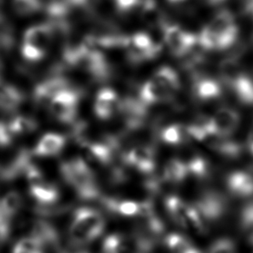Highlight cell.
<instances>
[{"mask_svg":"<svg viewBox=\"0 0 253 253\" xmlns=\"http://www.w3.org/2000/svg\"><path fill=\"white\" fill-rule=\"evenodd\" d=\"M163 40L173 56L183 58L198 45V35L176 25L166 24L162 29Z\"/></svg>","mask_w":253,"mask_h":253,"instance_id":"cell-7","label":"cell"},{"mask_svg":"<svg viewBox=\"0 0 253 253\" xmlns=\"http://www.w3.org/2000/svg\"><path fill=\"white\" fill-rule=\"evenodd\" d=\"M189 177L186 162L178 158H172L166 163L162 178L166 183L179 185Z\"/></svg>","mask_w":253,"mask_h":253,"instance_id":"cell-21","label":"cell"},{"mask_svg":"<svg viewBox=\"0 0 253 253\" xmlns=\"http://www.w3.org/2000/svg\"><path fill=\"white\" fill-rule=\"evenodd\" d=\"M82 148L84 149L86 162L102 167L112 164L117 153V149L107 137L103 141H89Z\"/></svg>","mask_w":253,"mask_h":253,"instance_id":"cell-9","label":"cell"},{"mask_svg":"<svg viewBox=\"0 0 253 253\" xmlns=\"http://www.w3.org/2000/svg\"><path fill=\"white\" fill-rule=\"evenodd\" d=\"M194 206L207 225L220 221L226 214L228 208L225 198L217 191L212 190L201 194Z\"/></svg>","mask_w":253,"mask_h":253,"instance_id":"cell-6","label":"cell"},{"mask_svg":"<svg viewBox=\"0 0 253 253\" xmlns=\"http://www.w3.org/2000/svg\"><path fill=\"white\" fill-rule=\"evenodd\" d=\"M8 123L16 137L32 134L39 127V124L35 120L26 116H16Z\"/></svg>","mask_w":253,"mask_h":253,"instance_id":"cell-29","label":"cell"},{"mask_svg":"<svg viewBox=\"0 0 253 253\" xmlns=\"http://www.w3.org/2000/svg\"><path fill=\"white\" fill-rule=\"evenodd\" d=\"M239 225L244 232L253 234V201L246 204L239 214Z\"/></svg>","mask_w":253,"mask_h":253,"instance_id":"cell-31","label":"cell"},{"mask_svg":"<svg viewBox=\"0 0 253 253\" xmlns=\"http://www.w3.org/2000/svg\"><path fill=\"white\" fill-rule=\"evenodd\" d=\"M22 99L21 94L16 88L0 83V109L12 111L20 105Z\"/></svg>","mask_w":253,"mask_h":253,"instance_id":"cell-28","label":"cell"},{"mask_svg":"<svg viewBox=\"0 0 253 253\" xmlns=\"http://www.w3.org/2000/svg\"><path fill=\"white\" fill-rule=\"evenodd\" d=\"M60 172L81 200L93 201L102 197L95 172L84 159L76 157L63 162Z\"/></svg>","mask_w":253,"mask_h":253,"instance_id":"cell-1","label":"cell"},{"mask_svg":"<svg viewBox=\"0 0 253 253\" xmlns=\"http://www.w3.org/2000/svg\"><path fill=\"white\" fill-rule=\"evenodd\" d=\"M201 253V251L198 249L197 247H195L194 245L188 246L186 249L181 250L179 252H176V253Z\"/></svg>","mask_w":253,"mask_h":253,"instance_id":"cell-38","label":"cell"},{"mask_svg":"<svg viewBox=\"0 0 253 253\" xmlns=\"http://www.w3.org/2000/svg\"><path fill=\"white\" fill-rule=\"evenodd\" d=\"M160 137L164 143L169 145L183 144L191 138L187 126L181 124H171L166 126L161 131Z\"/></svg>","mask_w":253,"mask_h":253,"instance_id":"cell-26","label":"cell"},{"mask_svg":"<svg viewBox=\"0 0 253 253\" xmlns=\"http://www.w3.org/2000/svg\"><path fill=\"white\" fill-rule=\"evenodd\" d=\"M66 138L63 134L48 133L43 134L32 149V155L38 157H54L59 155L66 146Z\"/></svg>","mask_w":253,"mask_h":253,"instance_id":"cell-16","label":"cell"},{"mask_svg":"<svg viewBox=\"0 0 253 253\" xmlns=\"http://www.w3.org/2000/svg\"><path fill=\"white\" fill-rule=\"evenodd\" d=\"M44 245L32 236L19 239L12 250V253H44Z\"/></svg>","mask_w":253,"mask_h":253,"instance_id":"cell-30","label":"cell"},{"mask_svg":"<svg viewBox=\"0 0 253 253\" xmlns=\"http://www.w3.org/2000/svg\"><path fill=\"white\" fill-rule=\"evenodd\" d=\"M10 233H11L10 220L4 218L3 215H0V246L7 240Z\"/></svg>","mask_w":253,"mask_h":253,"instance_id":"cell-37","label":"cell"},{"mask_svg":"<svg viewBox=\"0 0 253 253\" xmlns=\"http://www.w3.org/2000/svg\"><path fill=\"white\" fill-rule=\"evenodd\" d=\"M113 6L119 13H129L135 9L141 7L143 0H110Z\"/></svg>","mask_w":253,"mask_h":253,"instance_id":"cell-33","label":"cell"},{"mask_svg":"<svg viewBox=\"0 0 253 253\" xmlns=\"http://www.w3.org/2000/svg\"><path fill=\"white\" fill-rule=\"evenodd\" d=\"M51 37V28L48 25H35L28 29L22 44L24 57L33 62L43 58L49 49Z\"/></svg>","mask_w":253,"mask_h":253,"instance_id":"cell-3","label":"cell"},{"mask_svg":"<svg viewBox=\"0 0 253 253\" xmlns=\"http://www.w3.org/2000/svg\"><path fill=\"white\" fill-rule=\"evenodd\" d=\"M128 179V173L123 167H116L111 169L109 174V181L113 185H122Z\"/></svg>","mask_w":253,"mask_h":253,"instance_id":"cell-36","label":"cell"},{"mask_svg":"<svg viewBox=\"0 0 253 253\" xmlns=\"http://www.w3.org/2000/svg\"><path fill=\"white\" fill-rule=\"evenodd\" d=\"M140 14L143 23L151 28L162 30L167 24L165 14L156 0H143L140 7Z\"/></svg>","mask_w":253,"mask_h":253,"instance_id":"cell-20","label":"cell"},{"mask_svg":"<svg viewBox=\"0 0 253 253\" xmlns=\"http://www.w3.org/2000/svg\"><path fill=\"white\" fill-rule=\"evenodd\" d=\"M121 99L112 88H103L98 92L94 104V112L102 121L111 119L119 113Z\"/></svg>","mask_w":253,"mask_h":253,"instance_id":"cell-13","label":"cell"},{"mask_svg":"<svg viewBox=\"0 0 253 253\" xmlns=\"http://www.w3.org/2000/svg\"><path fill=\"white\" fill-rule=\"evenodd\" d=\"M49 112L61 123L73 124L76 122L79 108V95L71 88H62L50 99Z\"/></svg>","mask_w":253,"mask_h":253,"instance_id":"cell-5","label":"cell"},{"mask_svg":"<svg viewBox=\"0 0 253 253\" xmlns=\"http://www.w3.org/2000/svg\"><path fill=\"white\" fill-rule=\"evenodd\" d=\"M192 93L199 102H212L222 95L221 84L213 78L204 74L192 78Z\"/></svg>","mask_w":253,"mask_h":253,"instance_id":"cell-10","label":"cell"},{"mask_svg":"<svg viewBox=\"0 0 253 253\" xmlns=\"http://www.w3.org/2000/svg\"><path fill=\"white\" fill-rule=\"evenodd\" d=\"M211 123L214 130L225 137L231 136L235 132L240 123L239 112L232 108H221L211 116Z\"/></svg>","mask_w":253,"mask_h":253,"instance_id":"cell-14","label":"cell"},{"mask_svg":"<svg viewBox=\"0 0 253 253\" xmlns=\"http://www.w3.org/2000/svg\"><path fill=\"white\" fill-rule=\"evenodd\" d=\"M106 222L102 213L94 208H78L75 210L69 226V238L75 247L85 246L102 235Z\"/></svg>","mask_w":253,"mask_h":253,"instance_id":"cell-2","label":"cell"},{"mask_svg":"<svg viewBox=\"0 0 253 253\" xmlns=\"http://www.w3.org/2000/svg\"><path fill=\"white\" fill-rule=\"evenodd\" d=\"M125 49L128 61L140 64L156 58L162 52V45L147 32H139L130 37Z\"/></svg>","mask_w":253,"mask_h":253,"instance_id":"cell-4","label":"cell"},{"mask_svg":"<svg viewBox=\"0 0 253 253\" xmlns=\"http://www.w3.org/2000/svg\"><path fill=\"white\" fill-rule=\"evenodd\" d=\"M251 239H252V242H253V235L251 236Z\"/></svg>","mask_w":253,"mask_h":253,"instance_id":"cell-40","label":"cell"},{"mask_svg":"<svg viewBox=\"0 0 253 253\" xmlns=\"http://www.w3.org/2000/svg\"><path fill=\"white\" fill-rule=\"evenodd\" d=\"M122 162L137 172L151 174L156 167L155 150L149 145H138L123 153Z\"/></svg>","mask_w":253,"mask_h":253,"instance_id":"cell-8","label":"cell"},{"mask_svg":"<svg viewBox=\"0 0 253 253\" xmlns=\"http://www.w3.org/2000/svg\"><path fill=\"white\" fill-rule=\"evenodd\" d=\"M151 78L174 96L181 87L179 75L172 68L169 66L159 68Z\"/></svg>","mask_w":253,"mask_h":253,"instance_id":"cell-23","label":"cell"},{"mask_svg":"<svg viewBox=\"0 0 253 253\" xmlns=\"http://www.w3.org/2000/svg\"><path fill=\"white\" fill-rule=\"evenodd\" d=\"M100 200L106 211L112 214L122 217H139L141 212V202L112 197H101Z\"/></svg>","mask_w":253,"mask_h":253,"instance_id":"cell-18","label":"cell"},{"mask_svg":"<svg viewBox=\"0 0 253 253\" xmlns=\"http://www.w3.org/2000/svg\"><path fill=\"white\" fill-rule=\"evenodd\" d=\"M23 204L21 195L16 191H11L0 200V211L4 218L10 220L18 214L23 208Z\"/></svg>","mask_w":253,"mask_h":253,"instance_id":"cell-27","label":"cell"},{"mask_svg":"<svg viewBox=\"0 0 253 253\" xmlns=\"http://www.w3.org/2000/svg\"><path fill=\"white\" fill-rule=\"evenodd\" d=\"M15 134L11 131L9 123L0 121V148H8L14 141Z\"/></svg>","mask_w":253,"mask_h":253,"instance_id":"cell-35","label":"cell"},{"mask_svg":"<svg viewBox=\"0 0 253 253\" xmlns=\"http://www.w3.org/2000/svg\"><path fill=\"white\" fill-rule=\"evenodd\" d=\"M227 88H230L239 102L244 105L253 106V78L246 72Z\"/></svg>","mask_w":253,"mask_h":253,"instance_id":"cell-22","label":"cell"},{"mask_svg":"<svg viewBox=\"0 0 253 253\" xmlns=\"http://www.w3.org/2000/svg\"><path fill=\"white\" fill-rule=\"evenodd\" d=\"M13 7L18 14L26 16L38 11L40 2L39 0H13Z\"/></svg>","mask_w":253,"mask_h":253,"instance_id":"cell-32","label":"cell"},{"mask_svg":"<svg viewBox=\"0 0 253 253\" xmlns=\"http://www.w3.org/2000/svg\"><path fill=\"white\" fill-rule=\"evenodd\" d=\"M164 204L166 210L172 221L179 227L187 230V219L191 205L176 195L168 196L165 199Z\"/></svg>","mask_w":253,"mask_h":253,"instance_id":"cell-19","label":"cell"},{"mask_svg":"<svg viewBox=\"0 0 253 253\" xmlns=\"http://www.w3.org/2000/svg\"><path fill=\"white\" fill-rule=\"evenodd\" d=\"M138 97L146 105L150 107L159 103L173 101L174 95L150 78L140 87Z\"/></svg>","mask_w":253,"mask_h":253,"instance_id":"cell-15","label":"cell"},{"mask_svg":"<svg viewBox=\"0 0 253 253\" xmlns=\"http://www.w3.org/2000/svg\"><path fill=\"white\" fill-rule=\"evenodd\" d=\"M208 253H236L235 244L232 239H218L211 245Z\"/></svg>","mask_w":253,"mask_h":253,"instance_id":"cell-34","label":"cell"},{"mask_svg":"<svg viewBox=\"0 0 253 253\" xmlns=\"http://www.w3.org/2000/svg\"><path fill=\"white\" fill-rule=\"evenodd\" d=\"M132 250H134L132 239L120 233L110 234L102 242V253H130Z\"/></svg>","mask_w":253,"mask_h":253,"instance_id":"cell-24","label":"cell"},{"mask_svg":"<svg viewBox=\"0 0 253 253\" xmlns=\"http://www.w3.org/2000/svg\"><path fill=\"white\" fill-rule=\"evenodd\" d=\"M169 3L172 4H179L185 3L187 0H167Z\"/></svg>","mask_w":253,"mask_h":253,"instance_id":"cell-39","label":"cell"},{"mask_svg":"<svg viewBox=\"0 0 253 253\" xmlns=\"http://www.w3.org/2000/svg\"><path fill=\"white\" fill-rule=\"evenodd\" d=\"M189 177L198 180H207L211 178L212 169L210 162L202 155H194L186 162Z\"/></svg>","mask_w":253,"mask_h":253,"instance_id":"cell-25","label":"cell"},{"mask_svg":"<svg viewBox=\"0 0 253 253\" xmlns=\"http://www.w3.org/2000/svg\"><path fill=\"white\" fill-rule=\"evenodd\" d=\"M29 193L39 208L54 207L60 199L58 187L44 179L30 183Z\"/></svg>","mask_w":253,"mask_h":253,"instance_id":"cell-12","label":"cell"},{"mask_svg":"<svg viewBox=\"0 0 253 253\" xmlns=\"http://www.w3.org/2000/svg\"><path fill=\"white\" fill-rule=\"evenodd\" d=\"M225 187L230 194L238 199L253 196V174L246 171H233L225 177Z\"/></svg>","mask_w":253,"mask_h":253,"instance_id":"cell-11","label":"cell"},{"mask_svg":"<svg viewBox=\"0 0 253 253\" xmlns=\"http://www.w3.org/2000/svg\"><path fill=\"white\" fill-rule=\"evenodd\" d=\"M0 3H1V0H0Z\"/></svg>","mask_w":253,"mask_h":253,"instance_id":"cell-41","label":"cell"},{"mask_svg":"<svg viewBox=\"0 0 253 253\" xmlns=\"http://www.w3.org/2000/svg\"><path fill=\"white\" fill-rule=\"evenodd\" d=\"M39 239L44 246H59V233L56 227L43 218H37L30 225V235Z\"/></svg>","mask_w":253,"mask_h":253,"instance_id":"cell-17","label":"cell"}]
</instances>
